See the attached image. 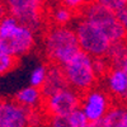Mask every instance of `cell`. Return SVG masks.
I'll use <instances>...</instances> for the list:
<instances>
[{
    "instance_id": "8fae6325",
    "label": "cell",
    "mask_w": 127,
    "mask_h": 127,
    "mask_svg": "<svg viewBox=\"0 0 127 127\" xmlns=\"http://www.w3.org/2000/svg\"><path fill=\"white\" fill-rule=\"evenodd\" d=\"M66 88H69V84L65 78V74L62 71V67L59 65H54V64H48L47 79L43 84V87L41 88L43 97L47 98L50 95Z\"/></svg>"
},
{
    "instance_id": "7a4b0ae2",
    "label": "cell",
    "mask_w": 127,
    "mask_h": 127,
    "mask_svg": "<svg viewBox=\"0 0 127 127\" xmlns=\"http://www.w3.org/2000/svg\"><path fill=\"white\" fill-rule=\"evenodd\" d=\"M36 33L9 14L0 22V51L22 59L34 48Z\"/></svg>"
},
{
    "instance_id": "9a60e30c",
    "label": "cell",
    "mask_w": 127,
    "mask_h": 127,
    "mask_svg": "<svg viewBox=\"0 0 127 127\" xmlns=\"http://www.w3.org/2000/svg\"><path fill=\"white\" fill-rule=\"evenodd\" d=\"M105 59L108 60L111 67H121L127 60V41L112 43Z\"/></svg>"
},
{
    "instance_id": "ba28073f",
    "label": "cell",
    "mask_w": 127,
    "mask_h": 127,
    "mask_svg": "<svg viewBox=\"0 0 127 127\" xmlns=\"http://www.w3.org/2000/svg\"><path fill=\"white\" fill-rule=\"evenodd\" d=\"M116 102L103 88H97L81 94L80 109L85 114L89 122H98L104 118V116L111 109Z\"/></svg>"
},
{
    "instance_id": "44dd1931",
    "label": "cell",
    "mask_w": 127,
    "mask_h": 127,
    "mask_svg": "<svg viewBox=\"0 0 127 127\" xmlns=\"http://www.w3.org/2000/svg\"><path fill=\"white\" fill-rule=\"evenodd\" d=\"M47 127H74V126L69 116H64V117H48Z\"/></svg>"
},
{
    "instance_id": "484cf974",
    "label": "cell",
    "mask_w": 127,
    "mask_h": 127,
    "mask_svg": "<svg viewBox=\"0 0 127 127\" xmlns=\"http://www.w3.org/2000/svg\"><path fill=\"white\" fill-rule=\"evenodd\" d=\"M121 69H122V70L125 71V74H126V75H127V60H126V61H125V62L122 64V66H121Z\"/></svg>"
},
{
    "instance_id": "5b68a950",
    "label": "cell",
    "mask_w": 127,
    "mask_h": 127,
    "mask_svg": "<svg viewBox=\"0 0 127 127\" xmlns=\"http://www.w3.org/2000/svg\"><path fill=\"white\" fill-rule=\"evenodd\" d=\"M74 31L78 37L80 51L93 59H102L107 56L112 43L97 26L80 17L76 20Z\"/></svg>"
},
{
    "instance_id": "8992f818",
    "label": "cell",
    "mask_w": 127,
    "mask_h": 127,
    "mask_svg": "<svg viewBox=\"0 0 127 127\" xmlns=\"http://www.w3.org/2000/svg\"><path fill=\"white\" fill-rule=\"evenodd\" d=\"M5 4L8 14L17 22L28 27L34 33L42 29L48 13L45 3L39 0H9Z\"/></svg>"
},
{
    "instance_id": "603a6c76",
    "label": "cell",
    "mask_w": 127,
    "mask_h": 127,
    "mask_svg": "<svg viewBox=\"0 0 127 127\" xmlns=\"http://www.w3.org/2000/svg\"><path fill=\"white\" fill-rule=\"evenodd\" d=\"M116 17H117L118 22L127 29V6L123 8L122 10H120V12L116 13Z\"/></svg>"
},
{
    "instance_id": "7c38bea8",
    "label": "cell",
    "mask_w": 127,
    "mask_h": 127,
    "mask_svg": "<svg viewBox=\"0 0 127 127\" xmlns=\"http://www.w3.org/2000/svg\"><path fill=\"white\" fill-rule=\"evenodd\" d=\"M13 100L28 111H36V109L42 108L45 102V97L42 94L41 89L28 85L23 89L18 90L14 95Z\"/></svg>"
},
{
    "instance_id": "ffe728a7",
    "label": "cell",
    "mask_w": 127,
    "mask_h": 127,
    "mask_svg": "<svg viewBox=\"0 0 127 127\" xmlns=\"http://www.w3.org/2000/svg\"><path fill=\"white\" fill-rule=\"evenodd\" d=\"M99 1L105 8H108L111 12H113L114 14L127 6V1H126V0H99Z\"/></svg>"
},
{
    "instance_id": "ac0fdd59",
    "label": "cell",
    "mask_w": 127,
    "mask_h": 127,
    "mask_svg": "<svg viewBox=\"0 0 127 127\" xmlns=\"http://www.w3.org/2000/svg\"><path fill=\"white\" fill-rule=\"evenodd\" d=\"M111 69V65L108 60L105 57H102V59H94V70H95V74L99 79H103L107 72L109 71Z\"/></svg>"
},
{
    "instance_id": "277c9868",
    "label": "cell",
    "mask_w": 127,
    "mask_h": 127,
    "mask_svg": "<svg viewBox=\"0 0 127 127\" xmlns=\"http://www.w3.org/2000/svg\"><path fill=\"white\" fill-rule=\"evenodd\" d=\"M79 15L97 26L107 36L111 43L127 41V29L118 22L116 14L105 8L99 0L87 1Z\"/></svg>"
},
{
    "instance_id": "4fadbf2b",
    "label": "cell",
    "mask_w": 127,
    "mask_h": 127,
    "mask_svg": "<svg viewBox=\"0 0 127 127\" xmlns=\"http://www.w3.org/2000/svg\"><path fill=\"white\" fill-rule=\"evenodd\" d=\"M74 17H75V13H72L70 9L64 6L61 3L47 13V18L52 22V26L57 27H69V23L72 22Z\"/></svg>"
},
{
    "instance_id": "2e32d148",
    "label": "cell",
    "mask_w": 127,
    "mask_h": 127,
    "mask_svg": "<svg viewBox=\"0 0 127 127\" xmlns=\"http://www.w3.org/2000/svg\"><path fill=\"white\" fill-rule=\"evenodd\" d=\"M47 72H48V65L41 64V65L36 66L29 75V85L41 89L47 79Z\"/></svg>"
},
{
    "instance_id": "30bf717a",
    "label": "cell",
    "mask_w": 127,
    "mask_h": 127,
    "mask_svg": "<svg viewBox=\"0 0 127 127\" xmlns=\"http://www.w3.org/2000/svg\"><path fill=\"white\" fill-rule=\"evenodd\" d=\"M104 89L116 103L127 104V75L121 67H111L103 78Z\"/></svg>"
},
{
    "instance_id": "4316f807",
    "label": "cell",
    "mask_w": 127,
    "mask_h": 127,
    "mask_svg": "<svg viewBox=\"0 0 127 127\" xmlns=\"http://www.w3.org/2000/svg\"><path fill=\"white\" fill-rule=\"evenodd\" d=\"M122 127H127V113H126V116H125V120H123V125H122Z\"/></svg>"
},
{
    "instance_id": "e0dca14e",
    "label": "cell",
    "mask_w": 127,
    "mask_h": 127,
    "mask_svg": "<svg viewBox=\"0 0 127 127\" xmlns=\"http://www.w3.org/2000/svg\"><path fill=\"white\" fill-rule=\"evenodd\" d=\"M18 62H19L18 59L0 51V76H3L5 74L10 72L12 70H14L15 66L18 65Z\"/></svg>"
},
{
    "instance_id": "d6986e66",
    "label": "cell",
    "mask_w": 127,
    "mask_h": 127,
    "mask_svg": "<svg viewBox=\"0 0 127 127\" xmlns=\"http://www.w3.org/2000/svg\"><path fill=\"white\" fill-rule=\"evenodd\" d=\"M69 118L72 123L74 127H85L87 123L89 122L88 118L85 117V114L83 113V111L79 108L76 111H74L71 114H69Z\"/></svg>"
},
{
    "instance_id": "52a82bcc",
    "label": "cell",
    "mask_w": 127,
    "mask_h": 127,
    "mask_svg": "<svg viewBox=\"0 0 127 127\" xmlns=\"http://www.w3.org/2000/svg\"><path fill=\"white\" fill-rule=\"evenodd\" d=\"M81 94L71 88L62 89L45 98L42 109L48 117H64L80 108Z\"/></svg>"
},
{
    "instance_id": "d4e9b609",
    "label": "cell",
    "mask_w": 127,
    "mask_h": 127,
    "mask_svg": "<svg viewBox=\"0 0 127 127\" xmlns=\"http://www.w3.org/2000/svg\"><path fill=\"white\" fill-rule=\"evenodd\" d=\"M85 127H103V126H102V122L98 121V122H88Z\"/></svg>"
},
{
    "instance_id": "9c48e42d",
    "label": "cell",
    "mask_w": 127,
    "mask_h": 127,
    "mask_svg": "<svg viewBox=\"0 0 127 127\" xmlns=\"http://www.w3.org/2000/svg\"><path fill=\"white\" fill-rule=\"evenodd\" d=\"M31 111L13 99H0V127H29Z\"/></svg>"
},
{
    "instance_id": "cb8c5ba5",
    "label": "cell",
    "mask_w": 127,
    "mask_h": 127,
    "mask_svg": "<svg viewBox=\"0 0 127 127\" xmlns=\"http://www.w3.org/2000/svg\"><path fill=\"white\" fill-rule=\"evenodd\" d=\"M8 15V9L5 3H0V22Z\"/></svg>"
},
{
    "instance_id": "7402d4cb",
    "label": "cell",
    "mask_w": 127,
    "mask_h": 127,
    "mask_svg": "<svg viewBox=\"0 0 127 127\" xmlns=\"http://www.w3.org/2000/svg\"><path fill=\"white\" fill-rule=\"evenodd\" d=\"M61 4L64 6H66L67 9H70L72 13L80 14L83 8L85 6L87 1H81V0H64V1H61Z\"/></svg>"
},
{
    "instance_id": "6da1fadb",
    "label": "cell",
    "mask_w": 127,
    "mask_h": 127,
    "mask_svg": "<svg viewBox=\"0 0 127 127\" xmlns=\"http://www.w3.org/2000/svg\"><path fill=\"white\" fill-rule=\"evenodd\" d=\"M42 45L48 62L59 66H64L80 52L76 33L71 27H48L43 32Z\"/></svg>"
},
{
    "instance_id": "5bb4252c",
    "label": "cell",
    "mask_w": 127,
    "mask_h": 127,
    "mask_svg": "<svg viewBox=\"0 0 127 127\" xmlns=\"http://www.w3.org/2000/svg\"><path fill=\"white\" fill-rule=\"evenodd\" d=\"M127 113V108L121 103H114L111 109L100 121L103 127H122L125 116Z\"/></svg>"
},
{
    "instance_id": "3957f363",
    "label": "cell",
    "mask_w": 127,
    "mask_h": 127,
    "mask_svg": "<svg viewBox=\"0 0 127 127\" xmlns=\"http://www.w3.org/2000/svg\"><path fill=\"white\" fill-rule=\"evenodd\" d=\"M62 67L69 88L84 94L97 87L99 78L94 70V59L80 51Z\"/></svg>"
}]
</instances>
